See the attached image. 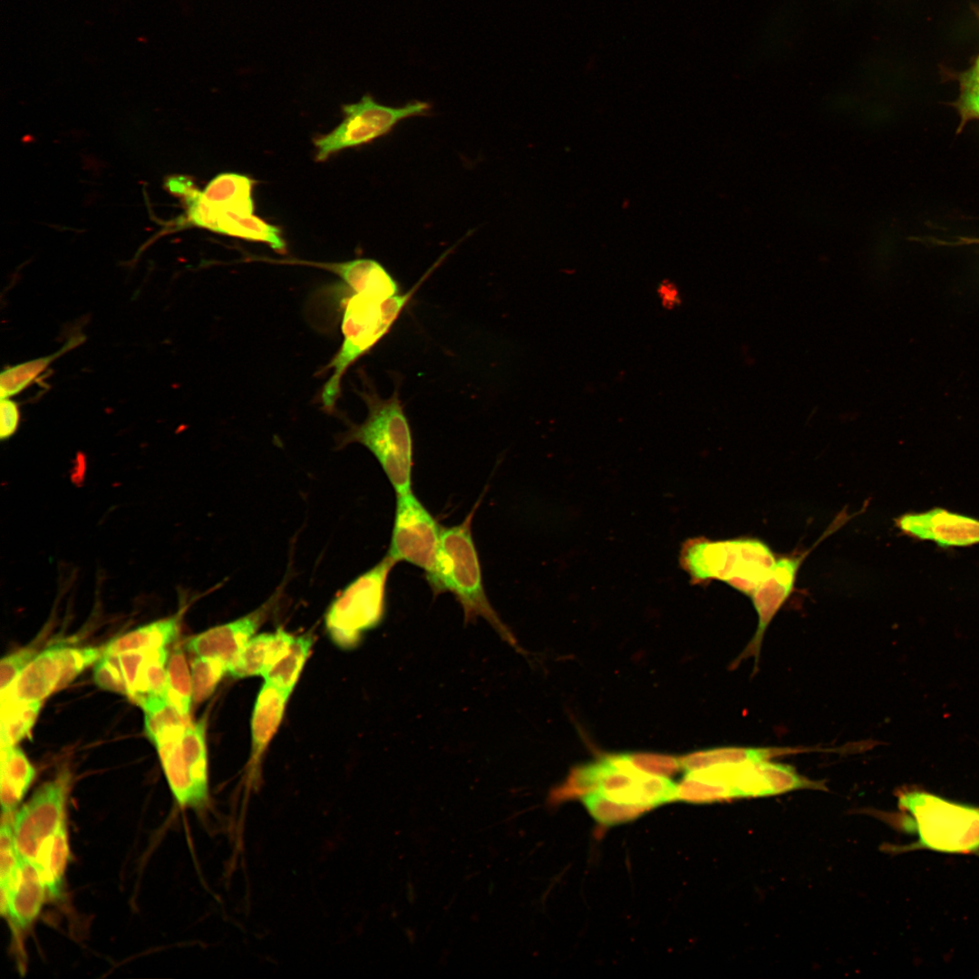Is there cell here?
Segmentation results:
<instances>
[{
    "label": "cell",
    "mask_w": 979,
    "mask_h": 979,
    "mask_svg": "<svg viewBox=\"0 0 979 979\" xmlns=\"http://www.w3.org/2000/svg\"><path fill=\"white\" fill-rule=\"evenodd\" d=\"M896 524L906 535L941 548L979 544V519L939 507L904 514Z\"/></svg>",
    "instance_id": "cell-13"
},
{
    "label": "cell",
    "mask_w": 979,
    "mask_h": 979,
    "mask_svg": "<svg viewBox=\"0 0 979 979\" xmlns=\"http://www.w3.org/2000/svg\"><path fill=\"white\" fill-rule=\"evenodd\" d=\"M169 653L166 647L152 650L145 661L139 679L134 701L143 696L156 694L165 696L167 684V664Z\"/></svg>",
    "instance_id": "cell-34"
},
{
    "label": "cell",
    "mask_w": 979,
    "mask_h": 979,
    "mask_svg": "<svg viewBox=\"0 0 979 979\" xmlns=\"http://www.w3.org/2000/svg\"><path fill=\"white\" fill-rule=\"evenodd\" d=\"M68 777L61 775L42 784L13 815L16 848L22 858L34 861L43 843L65 824Z\"/></svg>",
    "instance_id": "cell-12"
},
{
    "label": "cell",
    "mask_w": 979,
    "mask_h": 979,
    "mask_svg": "<svg viewBox=\"0 0 979 979\" xmlns=\"http://www.w3.org/2000/svg\"><path fill=\"white\" fill-rule=\"evenodd\" d=\"M431 109V103L425 101L413 100L402 106H388L366 94L357 102L344 105L342 122L331 132L315 140V159L323 161L339 150L369 143L389 134L404 120L427 115Z\"/></svg>",
    "instance_id": "cell-8"
},
{
    "label": "cell",
    "mask_w": 979,
    "mask_h": 979,
    "mask_svg": "<svg viewBox=\"0 0 979 979\" xmlns=\"http://www.w3.org/2000/svg\"><path fill=\"white\" fill-rule=\"evenodd\" d=\"M752 750L717 749L691 753L680 759L681 767L686 771L703 769L718 763L740 761L748 757Z\"/></svg>",
    "instance_id": "cell-36"
},
{
    "label": "cell",
    "mask_w": 979,
    "mask_h": 979,
    "mask_svg": "<svg viewBox=\"0 0 979 979\" xmlns=\"http://www.w3.org/2000/svg\"><path fill=\"white\" fill-rule=\"evenodd\" d=\"M137 703L143 711L145 733L157 751L178 739L190 723L165 696H143Z\"/></svg>",
    "instance_id": "cell-22"
},
{
    "label": "cell",
    "mask_w": 979,
    "mask_h": 979,
    "mask_svg": "<svg viewBox=\"0 0 979 979\" xmlns=\"http://www.w3.org/2000/svg\"><path fill=\"white\" fill-rule=\"evenodd\" d=\"M898 805L907 813L906 830L916 833L917 839L895 849L978 854L979 806L953 801L916 788L901 790Z\"/></svg>",
    "instance_id": "cell-2"
},
{
    "label": "cell",
    "mask_w": 979,
    "mask_h": 979,
    "mask_svg": "<svg viewBox=\"0 0 979 979\" xmlns=\"http://www.w3.org/2000/svg\"><path fill=\"white\" fill-rule=\"evenodd\" d=\"M284 263L303 264L326 269L339 276L346 289L354 293L388 298L400 293L398 282L378 261L357 258L345 262L322 263L300 260H282Z\"/></svg>",
    "instance_id": "cell-16"
},
{
    "label": "cell",
    "mask_w": 979,
    "mask_h": 979,
    "mask_svg": "<svg viewBox=\"0 0 979 979\" xmlns=\"http://www.w3.org/2000/svg\"><path fill=\"white\" fill-rule=\"evenodd\" d=\"M313 645V637L303 635L293 638L288 647L263 676L269 683L292 693Z\"/></svg>",
    "instance_id": "cell-27"
},
{
    "label": "cell",
    "mask_w": 979,
    "mask_h": 979,
    "mask_svg": "<svg viewBox=\"0 0 979 979\" xmlns=\"http://www.w3.org/2000/svg\"><path fill=\"white\" fill-rule=\"evenodd\" d=\"M35 777V769L16 745L1 747L2 814H14Z\"/></svg>",
    "instance_id": "cell-21"
},
{
    "label": "cell",
    "mask_w": 979,
    "mask_h": 979,
    "mask_svg": "<svg viewBox=\"0 0 979 979\" xmlns=\"http://www.w3.org/2000/svg\"><path fill=\"white\" fill-rule=\"evenodd\" d=\"M20 412L17 404L10 398H1V440L13 436L19 425Z\"/></svg>",
    "instance_id": "cell-40"
},
{
    "label": "cell",
    "mask_w": 979,
    "mask_h": 979,
    "mask_svg": "<svg viewBox=\"0 0 979 979\" xmlns=\"http://www.w3.org/2000/svg\"><path fill=\"white\" fill-rule=\"evenodd\" d=\"M807 554L808 551L800 556L776 560L771 575L752 593L753 605L760 616L757 635H762L774 614L790 596L797 571Z\"/></svg>",
    "instance_id": "cell-19"
},
{
    "label": "cell",
    "mask_w": 979,
    "mask_h": 979,
    "mask_svg": "<svg viewBox=\"0 0 979 979\" xmlns=\"http://www.w3.org/2000/svg\"><path fill=\"white\" fill-rule=\"evenodd\" d=\"M46 895L47 889L36 865L21 858L17 878L6 897L0 902L1 914L14 929L24 930L38 916Z\"/></svg>",
    "instance_id": "cell-15"
},
{
    "label": "cell",
    "mask_w": 979,
    "mask_h": 979,
    "mask_svg": "<svg viewBox=\"0 0 979 979\" xmlns=\"http://www.w3.org/2000/svg\"><path fill=\"white\" fill-rule=\"evenodd\" d=\"M291 693L265 682L259 690L251 717L252 768L260 762L261 757L276 734Z\"/></svg>",
    "instance_id": "cell-17"
},
{
    "label": "cell",
    "mask_w": 979,
    "mask_h": 979,
    "mask_svg": "<svg viewBox=\"0 0 979 979\" xmlns=\"http://www.w3.org/2000/svg\"><path fill=\"white\" fill-rule=\"evenodd\" d=\"M979 108V57L970 71L961 78V95L957 109L961 117V126L972 120L974 112Z\"/></svg>",
    "instance_id": "cell-37"
},
{
    "label": "cell",
    "mask_w": 979,
    "mask_h": 979,
    "mask_svg": "<svg viewBox=\"0 0 979 979\" xmlns=\"http://www.w3.org/2000/svg\"><path fill=\"white\" fill-rule=\"evenodd\" d=\"M423 279L424 277L406 293H399L388 298L348 292L343 302V344L325 366L326 370L333 372L321 393V401L325 409L334 408L340 395L341 381L346 370L390 331Z\"/></svg>",
    "instance_id": "cell-3"
},
{
    "label": "cell",
    "mask_w": 979,
    "mask_h": 979,
    "mask_svg": "<svg viewBox=\"0 0 979 979\" xmlns=\"http://www.w3.org/2000/svg\"><path fill=\"white\" fill-rule=\"evenodd\" d=\"M293 638L282 629L254 635L229 664L228 673L235 678L264 676Z\"/></svg>",
    "instance_id": "cell-20"
},
{
    "label": "cell",
    "mask_w": 979,
    "mask_h": 979,
    "mask_svg": "<svg viewBox=\"0 0 979 979\" xmlns=\"http://www.w3.org/2000/svg\"><path fill=\"white\" fill-rule=\"evenodd\" d=\"M626 755L636 769L649 774L667 777L682 768L680 760L673 756L649 753Z\"/></svg>",
    "instance_id": "cell-39"
},
{
    "label": "cell",
    "mask_w": 979,
    "mask_h": 979,
    "mask_svg": "<svg viewBox=\"0 0 979 979\" xmlns=\"http://www.w3.org/2000/svg\"><path fill=\"white\" fill-rule=\"evenodd\" d=\"M583 802L591 815L598 821L613 825L636 818L647 808L616 802L596 790L583 797Z\"/></svg>",
    "instance_id": "cell-33"
},
{
    "label": "cell",
    "mask_w": 979,
    "mask_h": 979,
    "mask_svg": "<svg viewBox=\"0 0 979 979\" xmlns=\"http://www.w3.org/2000/svg\"><path fill=\"white\" fill-rule=\"evenodd\" d=\"M676 787L667 777L639 771L622 754L578 769L564 789L596 790L616 802L649 809L675 800Z\"/></svg>",
    "instance_id": "cell-7"
},
{
    "label": "cell",
    "mask_w": 979,
    "mask_h": 979,
    "mask_svg": "<svg viewBox=\"0 0 979 979\" xmlns=\"http://www.w3.org/2000/svg\"><path fill=\"white\" fill-rule=\"evenodd\" d=\"M165 697L187 719L193 701L191 672L183 651L176 648L167 664Z\"/></svg>",
    "instance_id": "cell-30"
},
{
    "label": "cell",
    "mask_w": 979,
    "mask_h": 979,
    "mask_svg": "<svg viewBox=\"0 0 979 979\" xmlns=\"http://www.w3.org/2000/svg\"><path fill=\"white\" fill-rule=\"evenodd\" d=\"M254 181L238 173H221L212 179L202 192L204 199L221 211L239 215L253 214Z\"/></svg>",
    "instance_id": "cell-23"
},
{
    "label": "cell",
    "mask_w": 979,
    "mask_h": 979,
    "mask_svg": "<svg viewBox=\"0 0 979 979\" xmlns=\"http://www.w3.org/2000/svg\"><path fill=\"white\" fill-rule=\"evenodd\" d=\"M396 562L387 555L351 582L330 605L325 626L333 642L341 648L355 647L363 634L383 620L386 584Z\"/></svg>",
    "instance_id": "cell-6"
},
{
    "label": "cell",
    "mask_w": 979,
    "mask_h": 979,
    "mask_svg": "<svg viewBox=\"0 0 979 979\" xmlns=\"http://www.w3.org/2000/svg\"><path fill=\"white\" fill-rule=\"evenodd\" d=\"M14 814H2L0 829V902L7 896L15 882L21 857L15 842L12 819Z\"/></svg>",
    "instance_id": "cell-31"
},
{
    "label": "cell",
    "mask_w": 979,
    "mask_h": 979,
    "mask_svg": "<svg viewBox=\"0 0 979 979\" xmlns=\"http://www.w3.org/2000/svg\"><path fill=\"white\" fill-rule=\"evenodd\" d=\"M150 651L102 654L93 664V680L102 690L135 699L139 679Z\"/></svg>",
    "instance_id": "cell-18"
},
{
    "label": "cell",
    "mask_w": 979,
    "mask_h": 979,
    "mask_svg": "<svg viewBox=\"0 0 979 979\" xmlns=\"http://www.w3.org/2000/svg\"><path fill=\"white\" fill-rule=\"evenodd\" d=\"M215 232L264 242L277 251H284L286 247L279 228L254 214L239 215L220 210Z\"/></svg>",
    "instance_id": "cell-26"
},
{
    "label": "cell",
    "mask_w": 979,
    "mask_h": 979,
    "mask_svg": "<svg viewBox=\"0 0 979 979\" xmlns=\"http://www.w3.org/2000/svg\"><path fill=\"white\" fill-rule=\"evenodd\" d=\"M38 654L34 646H25L9 654L0 662V691H5L23 670Z\"/></svg>",
    "instance_id": "cell-38"
},
{
    "label": "cell",
    "mask_w": 979,
    "mask_h": 979,
    "mask_svg": "<svg viewBox=\"0 0 979 979\" xmlns=\"http://www.w3.org/2000/svg\"><path fill=\"white\" fill-rule=\"evenodd\" d=\"M728 798H732V796L725 788L697 779L687 773L676 787L675 799L682 800L707 802Z\"/></svg>",
    "instance_id": "cell-35"
},
{
    "label": "cell",
    "mask_w": 979,
    "mask_h": 979,
    "mask_svg": "<svg viewBox=\"0 0 979 979\" xmlns=\"http://www.w3.org/2000/svg\"><path fill=\"white\" fill-rule=\"evenodd\" d=\"M69 858V844L65 824L47 838L39 848L34 863L39 869L50 897L61 892Z\"/></svg>",
    "instance_id": "cell-25"
},
{
    "label": "cell",
    "mask_w": 979,
    "mask_h": 979,
    "mask_svg": "<svg viewBox=\"0 0 979 979\" xmlns=\"http://www.w3.org/2000/svg\"><path fill=\"white\" fill-rule=\"evenodd\" d=\"M775 563L770 548L753 538L695 539L682 553V564L693 579L722 580L750 596L771 575Z\"/></svg>",
    "instance_id": "cell-5"
},
{
    "label": "cell",
    "mask_w": 979,
    "mask_h": 979,
    "mask_svg": "<svg viewBox=\"0 0 979 979\" xmlns=\"http://www.w3.org/2000/svg\"><path fill=\"white\" fill-rule=\"evenodd\" d=\"M193 702L200 703L215 691L228 672V664L217 658L195 655L191 662Z\"/></svg>",
    "instance_id": "cell-32"
},
{
    "label": "cell",
    "mask_w": 979,
    "mask_h": 979,
    "mask_svg": "<svg viewBox=\"0 0 979 979\" xmlns=\"http://www.w3.org/2000/svg\"><path fill=\"white\" fill-rule=\"evenodd\" d=\"M360 396L366 404L367 417L350 426L341 436L340 444L363 445L376 458L396 494L411 490L413 441L398 392L387 399L365 390Z\"/></svg>",
    "instance_id": "cell-4"
},
{
    "label": "cell",
    "mask_w": 979,
    "mask_h": 979,
    "mask_svg": "<svg viewBox=\"0 0 979 979\" xmlns=\"http://www.w3.org/2000/svg\"><path fill=\"white\" fill-rule=\"evenodd\" d=\"M84 338L73 337L56 353L22 363L5 370L0 377L1 398H10L33 383L60 355L80 344Z\"/></svg>",
    "instance_id": "cell-29"
},
{
    "label": "cell",
    "mask_w": 979,
    "mask_h": 979,
    "mask_svg": "<svg viewBox=\"0 0 979 979\" xmlns=\"http://www.w3.org/2000/svg\"><path fill=\"white\" fill-rule=\"evenodd\" d=\"M206 728L207 718L202 716L158 750L169 787L180 808L200 811L209 806Z\"/></svg>",
    "instance_id": "cell-9"
},
{
    "label": "cell",
    "mask_w": 979,
    "mask_h": 979,
    "mask_svg": "<svg viewBox=\"0 0 979 979\" xmlns=\"http://www.w3.org/2000/svg\"><path fill=\"white\" fill-rule=\"evenodd\" d=\"M179 616L160 619L125 633L103 646V654L152 651L166 647L179 632Z\"/></svg>",
    "instance_id": "cell-24"
},
{
    "label": "cell",
    "mask_w": 979,
    "mask_h": 979,
    "mask_svg": "<svg viewBox=\"0 0 979 979\" xmlns=\"http://www.w3.org/2000/svg\"><path fill=\"white\" fill-rule=\"evenodd\" d=\"M441 526L412 490L396 494V508L387 556L430 572L435 564Z\"/></svg>",
    "instance_id": "cell-11"
},
{
    "label": "cell",
    "mask_w": 979,
    "mask_h": 979,
    "mask_svg": "<svg viewBox=\"0 0 979 979\" xmlns=\"http://www.w3.org/2000/svg\"><path fill=\"white\" fill-rule=\"evenodd\" d=\"M42 706V702L24 703L1 700V747L16 745L28 735Z\"/></svg>",
    "instance_id": "cell-28"
},
{
    "label": "cell",
    "mask_w": 979,
    "mask_h": 979,
    "mask_svg": "<svg viewBox=\"0 0 979 979\" xmlns=\"http://www.w3.org/2000/svg\"><path fill=\"white\" fill-rule=\"evenodd\" d=\"M276 602V594L251 613L190 637L186 643V648L198 656L219 659L229 667L265 622Z\"/></svg>",
    "instance_id": "cell-14"
},
{
    "label": "cell",
    "mask_w": 979,
    "mask_h": 979,
    "mask_svg": "<svg viewBox=\"0 0 979 979\" xmlns=\"http://www.w3.org/2000/svg\"><path fill=\"white\" fill-rule=\"evenodd\" d=\"M658 290L665 307L671 308L678 303L677 291L672 283H662Z\"/></svg>",
    "instance_id": "cell-41"
},
{
    "label": "cell",
    "mask_w": 979,
    "mask_h": 979,
    "mask_svg": "<svg viewBox=\"0 0 979 979\" xmlns=\"http://www.w3.org/2000/svg\"><path fill=\"white\" fill-rule=\"evenodd\" d=\"M478 505L479 502L461 523L441 527L435 564L425 573V579L434 596L446 592L455 596L462 607L466 624L482 617L504 641L519 648L515 636L490 605L484 589L471 531Z\"/></svg>",
    "instance_id": "cell-1"
},
{
    "label": "cell",
    "mask_w": 979,
    "mask_h": 979,
    "mask_svg": "<svg viewBox=\"0 0 979 979\" xmlns=\"http://www.w3.org/2000/svg\"><path fill=\"white\" fill-rule=\"evenodd\" d=\"M102 654L103 647H78L65 643L49 645L1 693V700L43 702L94 664Z\"/></svg>",
    "instance_id": "cell-10"
}]
</instances>
